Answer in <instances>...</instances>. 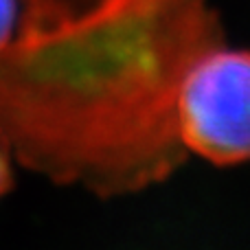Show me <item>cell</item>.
Wrapping results in <instances>:
<instances>
[{
	"instance_id": "6da1fadb",
	"label": "cell",
	"mask_w": 250,
	"mask_h": 250,
	"mask_svg": "<svg viewBox=\"0 0 250 250\" xmlns=\"http://www.w3.org/2000/svg\"><path fill=\"white\" fill-rule=\"evenodd\" d=\"M222 42L211 0H90L20 20L0 53V138L57 185L104 198L160 185L187 156L182 83Z\"/></svg>"
},
{
	"instance_id": "7a4b0ae2",
	"label": "cell",
	"mask_w": 250,
	"mask_h": 250,
	"mask_svg": "<svg viewBox=\"0 0 250 250\" xmlns=\"http://www.w3.org/2000/svg\"><path fill=\"white\" fill-rule=\"evenodd\" d=\"M187 151L213 165L250 160V51L217 46L189 70L178 99Z\"/></svg>"
},
{
	"instance_id": "3957f363",
	"label": "cell",
	"mask_w": 250,
	"mask_h": 250,
	"mask_svg": "<svg viewBox=\"0 0 250 250\" xmlns=\"http://www.w3.org/2000/svg\"><path fill=\"white\" fill-rule=\"evenodd\" d=\"M90 0H24V11L20 20H46L60 13L82 9Z\"/></svg>"
},
{
	"instance_id": "277c9868",
	"label": "cell",
	"mask_w": 250,
	"mask_h": 250,
	"mask_svg": "<svg viewBox=\"0 0 250 250\" xmlns=\"http://www.w3.org/2000/svg\"><path fill=\"white\" fill-rule=\"evenodd\" d=\"M20 2L18 0H0V53L13 42L20 26Z\"/></svg>"
},
{
	"instance_id": "5b68a950",
	"label": "cell",
	"mask_w": 250,
	"mask_h": 250,
	"mask_svg": "<svg viewBox=\"0 0 250 250\" xmlns=\"http://www.w3.org/2000/svg\"><path fill=\"white\" fill-rule=\"evenodd\" d=\"M11 151L4 145V141L0 138V195L9 189L11 185Z\"/></svg>"
}]
</instances>
